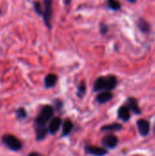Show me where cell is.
<instances>
[{
  "instance_id": "1",
  "label": "cell",
  "mask_w": 155,
  "mask_h": 156,
  "mask_svg": "<svg viewBox=\"0 0 155 156\" xmlns=\"http://www.w3.org/2000/svg\"><path fill=\"white\" fill-rule=\"evenodd\" d=\"M52 5H53V0H43V14L42 17L44 20L45 25L48 28H51V17H52Z\"/></svg>"
},
{
  "instance_id": "2",
  "label": "cell",
  "mask_w": 155,
  "mask_h": 156,
  "mask_svg": "<svg viewBox=\"0 0 155 156\" xmlns=\"http://www.w3.org/2000/svg\"><path fill=\"white\" fill-rule=\"evenodd\" d=\"M2 142L12 151H19L22 148L21 142L12 134H5L2 137Z\"/></svg>"
},
{
  "instance_id": "3",
  "label": "cell",
  "mask_w": 155,
  "mask_h": 156,
  "mask_svg": "<svg viewBox=\"0 0 155 156\" xmlns=\"http://www.w3.org/2000/svg\"><path fill=\"white\" fill-rule=\"evenodd\" d=\"M52 115H53V108L49 105L44 106L42 108L39 115L36 119V124L46 125V123L52 117Z\"/></svg>"
},
{
  "instance_id": "4",
  "label": "cell",
  "mask_w": 155,
  "mask_h": 156,
  "mask_svg": "<svg viewBox=\"0 0 155 156\" xmlns=\"http://www.w3.org/2000/svg\"><path fill=\"white\" fill-rule=\"evenodd\" d=\"M102 144L104 146H106L107 148L112 149V148L117 146V144H118V138L115 135H112V134L106 135L102 139Z\"/></svg>"
},
{
  "instance_id": "5",
  "label": "cell",
  "mask_w": 155,
  "mask_h": 156,
  "mask_svg": "<svg viewBox=\"0 0 155 156\" xmlns=\"http://www.w3.org/2000/svg\"><path fill=\"white\" fill-rule=\"evenodd\" d=\"M85 150L87 153L95 156H103L108 154L107 150H105L103 148L97 147V146H86Z\"/></svg>"
},
{
  "instance_id": "6",
  "label": "cell",
  "mask_w": 155,
  "mask_h": 156,
  "mask_svg": "<svg viewBox=\"0 0 155 156\" xmlns=\"http://www.w3.org/2000/svg\"><path fill=\"white\" fill-rule=\"evenodd\" d=\"M137 125H138V129H139V132L142 136L148 135V133L150 132V123L147 121L139 120L137 122Z\"/></svg>"
},
{
  "instance_id": "7",
  "label": "cell",
  "mask_w": 155,
  "mask_h": 156,
  "mask_svg": "<svg viewBox=\"0 0 155 156\" xmlns=\"http://www.w3.org/2000/svg\"><path fill=\"white\" fill-rule=\"evenodd\" d=\"M106 78V86H105V90H112L116 86H117V83H118V80H117V78L113 75H109Z\"/></svg>"
},
{
  "instance_id": "8",
  "label": "cell",
  "mask_w": 155,
  "mask_h": 156,
  "mask_svg": "<svg viewBox=\"0 0 155 156\" xmlns=\"http://www.w3.org/2000/svg\"><path fill=\"white\" fill-rule=\"evenodd\" d=\"M105 86H106V78L105 77H99L94 82L93 90L94 91L105 90Z\"/></svg>"
},
{
  "instance_id": "9",
  "label": "cell",
  "mask_w": 155,
  "mask_h": 156,
  "mask_svg": "<svg viewBox=\"0 0 155 156\" xmlns=\"http://www.w3.org/2000/svg\"><path fill=\"white\" fill-rule=\"evenodd\" d=\"M127 107L131 109L134 113L136 114H141V109L138 105V101L134 98H129L127 100Z\"/></svg>"
},
{
  "instance_id": "10",
  "label": "cell",
  "mask_w": 155,
  "mask_h": 156,
  "mask_svg": "<svg viewBox=\"0 0 155 156\" xmlns=\"http://www.w3.org/2000/svg\"><path fill=\"white\" fill-rule=\"evenodd\" d=\"M118 116L121 120L127 122L131 118V113H130V109L127 106H122L120 107L118 111Z\"/></svg>"
},
{
  "instance_id": "11",
  "label": "cell",
  "mask_w": 155,
  "mask_h": 156,
  "mask_svg": "<svg viewBox=\"0 0 155 156\" xmlns=\"http://www.w3.org/2000/svg\"><path fill=\"white\" fill-rule=\"evenodd\" d=\"M61 125V119L58 118V117H56V118H53L51 120V122H49V126H48V131L51 133H56L59 127Z\"/></svg>"
},
{
  "instance_id": "12",
  "label": "cell",
  "mask_w": 155,
  "mask_h": 156,
  "mask_svg": "<svg viewBox=\"0 0 155 156\" xmlns=\"http://www.w3.org/2000/svg\"><path fill=\"white\" fill-rule=\"evenodd\" d=\"M58 81V76L53 73H49L46 76L45 78V87L46 88H52L55 86V84Z\"/></svg>"
},
{
  "instance_id": "13",
  "label": "cell",
  "mask_w": 155,
  "mask_h": 156,
  "mask_svg": "<svg viewBox=\"0 0 155 156\" xmlns=\"http://www.w3.org/2000/svg\"><path fill=\"white\" fill-rule=\"evenodd\" d=\"M112 96H113V95H112V93H111V91L105 90V91L100 92V93L97 96L96 100H97V101L100 102V103H105V102L111 101V100L112 99Z\"/></svg>"
},
{
  "instance_id": "14",
  "label": "cell",
  "mask_w": 155,
  "mask_h": 156,
  "mask_svg": "<svg viewBox=\"0 0 155 156\" xmlns=\"http://www.w3.org/2000/svg\"><path fill=\"white\" fill-rule=\"evenodd\" d=\"M137 27L144 34H148L151 30V26L150 24L143 18H140L137 22Z\"/></svg>"
},
{
  "instance_id": "15",
  "label": "cell",
  "mask_w": 155,
  "mask_h": 156,
  "mask_svg": "<svg viewBox=\"0 0 155 156\" xmlns=\"http://www.w3.org/2000/svg\"><path fill=\"white\" fill-rule=\"evenodd\" d=\"M47 128L45 125H40V124H37L36 125V135H37V140L41 141L43 140L46 135H47Z\"/></svg>"
},
{
  "instance_id": "16",
  "label": "cell",
  "mask_w": 155,
  "mask_h": 156,
  "mask_svg": "<svg viewBox=\"0 0 155 156\" xmlns=\"http://www.w3.org/2000/svg\"><path fill=\"white\" fill-rule=\"evenodd\" d=\"M108 7L113 11H118L121 9V4L117 0H107Z\"/></svg>"
},
{
  "instance_id": "17",
  "label": "cell",
  "mask_w": 155,
  "mask_h": 156,
  "mask_svg": "<svg viewBox=\"0 0 155 156\" xmlns=\"http://www.w3.org/2000/svg\"><path fill=\"white\" fill-rule=\"evenodd\" d=\"M122 129V126L119 123H112L102 127V131H120Z\"/></svg>"
},
{
  "instance_id": "18",
  "label": "cell",
  "mask_w": 155,
  "mask_h": 156,
  "mask_svg": "<svg viewBox=\"0 0 155 156\" xmlns=\"http://www.w3.org/2000/svg\"><path fill=\"white\" fill-rule=\"evenodd\" d=\"M73 128V124L69 120H67L63 124V135H68Z\"/></svg>"
},
{
  "instance_id": "19",
  "label": "cell",
  "mask_w": 155,
  "mask_h": 156,
  "mask_svg": "<svg viewBox=\"0 0 155 156\" xmlns=\"http://www.w3.org/2000/svg\"><path fill=\"white\" fill-rule=\"evenodd\" d=\"M33 7H34V10L35 12L37 13V15L42 16V14H43V7H42V5L39 1H34L33 3Z\"/></svg>"
},
{
  "instance_id": "20",
  "label": "cell",
  "mask_w": 155,
  "mask_h": 156,
  "mask_svg": "<svg viewBox=\"0 0 155 156\" xmlns=\"http://www.w3.org/2000/svg\"><path fill=\"white\" fill-rule=\"evenodd\" d=\"M86 93V84L85 82H81L78 87V95L79 97H82Z\"/></svg>"
},
{
  "instance_id": "21",
  "label": "cell",
  "mask_w": 155,
  "mask_h": 156,
  "mask_svg": "<svg viewBox=\"0 0 155 156\" xmlns=\"http://www.w3.org/2000/svg\"><path fill=\"white\" fill-rule=\"evenodd\" d=\"M108 30H109V27L105 23L101 22L100 24V34L101 35H106L107 32H108Z\"/></svg>"
},
{
  "instance_id": "22",
  "label": "cell",
  "mask_w": 155,
  "mask_h": 156,
  "mask_svg": "<svg viewBox=\"0 0 155 156\" xmlns=\"http://www.w3.org/2000/svg\"><path fill=\"white\" fill-rule=\"evenodd\" d=\"M16 117H17L18 119H23V118H25V117L26 116V111H25L24 108L18 109V110L16 111Z\"/></svg>"
},
{
  "instance_id": "23",
  "label": "cell",
  "mask_w": 155,
  "mask_h": 156,
  "mask_svg": "<svg viewBox=\"0 0 155 156\" xmlns=\"http://www.w3.org/2000/svg\"><path fill=\"white\" fill-rule=\"evenodd\" d=\"M63 2H64L65 5H69L70 3H71V0H63Z\"/></svg>"
},
{
  "instance_id": "24",
  "label": "cell",
  "mask_w": 155,
  "mask_h": 156,
  "mask_svg": "<svg viewBox=\"0 0 155 156\" xmlns=\"http://www.w3.org/2000/svg\"><path fill=\"white\" fill-rule=\"evenodd\" d=\"M28 156H39L37 154H35V153H33V154H30Z\"/></svg>"
},
{
  "instance_id": "25",
  "label": "cell",
  "mask_w": 155,
  "mask_h": 156,
  "mask_svg": "<svg viewBox=\"0 0 155 156\" xmlns=\"http://www.w3.org/2000/svg\"><path fill=\"white\" fill-rule=\"evenodd\" d=\"M128 2H130V3H135L136 2V0H127Z\"/></svg>"
},
{
  "instance_id": "26",
  "label": "cell",
  "mask_w": 155,
  "mask_h": 156,
  "mask_svg": "<svg viewBox=\"0 0 155 156\" xmlns=\"http://www.w3.org/2000/svg\"><path fill=\"white\" fill-rule=\"evenodd\" d=\"M153 131H154V133H155V123H154V128H153Z\"/></svg>"
}]
</instances>
